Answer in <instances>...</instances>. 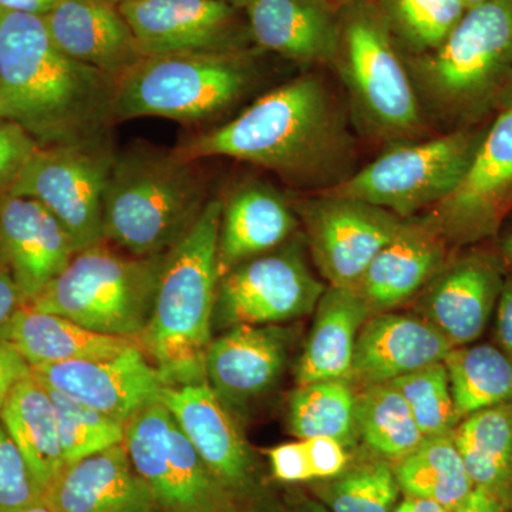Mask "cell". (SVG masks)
Here are the masks:
<instances>
[{"label": "cell", "instance_id": "1", "mask_svg": "<svg viewBox=\"0 0 512 512\" xmlns=\"http://www.w3.org/2000/svg\"><path fill=\"white\" fill-rule=\"evenodd\" d=\"M174 154L197 163L228 157L298 187L329 190L353 174V140L328 87L298 77L266 93L224 126L188 138Z\"/></svg>", "mask_w": 512, "mask_h": 512}, {"label": "cell", "instance_id": "2", "mask_svg": "<svg viewBox=\"0 0 512 512\" xmlns=\"http://www.w3.org/2000/svg\"><path fill=\"white\" fill-rule=\"evenodd\" d=\"M117 79L64 55L43 16L0 9V119L40 147L109 136Z\"/></svg>", "mask_w": 512, "mask_h": 512}, {"label": "cell", "instance_id": "3", "mask_svg": "<svg viewBox=\"0 0 512 512\" xmlns=\"http://www.w3.org/2000/svg\"><path fill=\"white\" fill-rule=\"evenodd\" d=\"M222 201L210 200L165 256L153 312L138 345L167 386L205 379L218 282Z\"/></svg>", "mask_w": 512, "mask_h": 512}, {"label": "cell", "instance_id": "4", "mask_svg": "<svg viewBox=\"0 0 512 512\" xmlns=\"http://www.w3.org/2000/svg\"><path fill=\"white\" fill-rule=\"evenodd\" d=\"M205 181L197 163L156 148L116 154L103 201L104 238L134 256L167 254L198 220Z\"/></svg>", "mask_w": 512, "mask_h": 512}, {"label": "cell", "instance_id": "5", "mask_svg": "<svg viewBox=\"0 0 512 512\" xmlns=\"http://www.w3.org/2000/svg\"><path fill=\"white\" fill-rule=\"evenodd\" d=\"M421 99L446 119L470 121L497 106L512 70V0H484L464 12L437 49L410 56Z\"/></svg>", "mask_w": 512, "mask_h": 512}, {"label": "cell", "instance_id": "6", "mask_svg": "<svg viewBox=\"0 0 512 512\" xmlns=\"http://www.w3.org/2000/svg\"><path fill=\"white\" fill-rule=\"evenodd\" d=\"M338 56L333 66L348 89L357 123L377 140L409 143L424 133L420 97L376 0L339 9Z\"/></svg>", "mask_w": 512, "mask_h": 512}, {"label": "cell", "instance_id": "7", "mask_svg": "<svg viewBox=\"0 0 512 512\" xmlns=\"http://www.w3.org/2000/svg\"><path fill=\"white\" fill-rule=\"evenodd\" d=\"M256 77L249 49L146 56L117 80L114 120H208L244 99Z\"/></svg>", "mask_w": 512, "mask_h": 512}, {"label": "cell", "instance_id": "8", "mask_svg": "<svg viewBox=\"0 0 512 512\" xmlns=\"http://www.w3.org/2000/svg\"><path fill=\"white\" fill-rule=\"evenodd\" d=\"M165 256L121 255L103 244L84 249L26 306L138 342L150 322Z\"/></svg>", "mask_w": 512, "mask_h": 512}, {"label": "cell", "instance_id": "9", "mask_svg": "<svg viewBox=\"0 0 512 512\" xmlns=\"http://www.w3.org/2000/svg\"><path fill=\"white\" fill-rule=\"evenodd\" d=\"M484 133L460 128L420 143H399L362 170L322 192L414 217L446 200L467 174Z\"/></svg>", "mask_w": 512, "mask_h": 512}, {"label": "cell", "instance_id": "10", "mask_svg": "<svg viewBox=\"0 0 512 512\" xmlns=\"http://www.w3.org/2000/svg\"><path fill=\"white\" fill-rule=\"evenodd\" d=\"M124 447L160 512H239L237 498L217 480L161 402L124 427Z\"/></svg>", "mask_w": 512, "mask_h": 512}, {"label": "cell", "instance_id": "11", "mask_svg": "<svg viewBox=\"0 0 512 512\" xmlns=\"http://www.w3.org/2000/svg\"><path fill=\"white\" fill-rule=\"evenodd\" d=\"M114 158L109 137L40 147L6 195L39 201L62 222L77 254L106 241L103 201Z\"/></svg>", "mask_w": 512, "mask_h": 512}, {"label": "cell", "instance_id": "12", "mask_svg": "<svg viewBox=\"0 0 512 512\" xmlns=\"http://www.w3.org/2000/svg\"><path fill=\"white\" fill-rule=\"evenodd\" d=\"M326 286L306 264L299 241L248 259L218 282L212 328L278 325L315 312Z\"/></svg>", "mask_w": 512, "mask_h": 512}, {"label": "cell", "instance_id": "13", "mask_svg": "<svg viewBox=\"0 0 512 512\" xmlns=\"http://www.w3.org/2000/svg\"><path fill=\"white\" fill-rule=\"evenodd\" d=\"M295 212L320 274L339 288L359 286L373 259L403 222L384 208L330 192L299 201Z\"/></svg>", "mask_w": 512, "mask_h": 512}, {"label": "cell", "instance_id": "14", "mask_svg": "<svg viewBox=\"0 0 512 512\" xmlns=\"http://www.w3.org/2000/svg\"><path fill=\"white\" fill-rule=\"evenodd\" d=\"M141 55L235 52L252 43L247 18L222 0H124Z\"/></svg>", "mask_w": 512, "mask_h": 512}, {"label": "cell", "instance_id": "15", "mask_svg": "<svg viewBox=\"0 0 512 512\" xmlns=\"http://www.w3.org/2000/svg\"><path fill=\"white\" fill-rule=\"evenodd\" d=\"M511 210L512 110H504L485 131L463 181L431 214L450 247H461L493 237Z\"/></svg>", "mask_w": 512, "mask_h": 512}, {"label": "cell", "instance_id": "16", "mask_svg": "<svg viewBox=\"0 0 512 512\" xmlns=\"http://www.w3.org/2000/svg\"><path fill=\"white\" fill-rule=\"evenodd\" d=\"M30 372L43 386L67 394L123 424L144 407L160 402L167 387L138 343L110 359L32 366Z\"/></svg>", "mask_w": 512, "mask_h": 512}, {"label": "cell", "instance_id": "17", "mask_svg": "<svg viewBox=\"0 0 512 512\" xmlns=\"http://www.w3.org/2000/svg\"><path fill=\"white\" fill-rule=\"evenodd\" d=\"M160 402L211 473L237 498L254 485V458L227 406L207 380L164 387Z\"/></svg>", "mask_w": 512, "mask_h": 512}, {"label": "cell", "instance_id": "18", "mask_svg": "<svg viewBox=\"0 0 512 512\" xmlns=\"http://www.w3.org/2000/svg\"><path fill=\"white\" fill-rule=\"evenodd\" d=\"M504 258L477 251L444 266L426 286L421 311L448 342L471 345L483 335L504 286Z\"/></svg>", "mask_w": 512, "mask_h": 512}, {"label": "cell", "instance_id": "19", "mask_svg": "<svg viewBox=\"0 0 512 512\" xmlns=\"http://www.w3.org/2000/svg\"><path fill=\"white\" fill-rule=\"evenodd\" d=\"M76 255L62 222L39 201L6 195L0 207V259L26 305L57 278Z\"/></svg>", "mask_w": 512, "mask_h": 512}, {"label": "cell", "instance_id": "20", "mask_svg": "<svg viewBox=\"0 0 512 512\" xmlns=\"http://www.w3.org/2000/svg\"><path fill=\"white\" fill-rule=\"evenodd\" d=\"M450 244L434 215L403 220L399 231L367 268L357 292L373 315L416 296L447 265Z\"/></svg>", "mask_w": 512, "mask_h": 512}, {"label": "cell", "instance_id": "21", "mask_svg": "<svg viewBox=\"0 0 512 512\" xmlns=\"http://www.w3.org/2000/svg\"><path fill=\"white\" fill-rule=\"evenodd\" d=\"M454 346L433 323L410 313L380 312L360 329L349 382L353 386L392 383L443 362Z\"/></svg>", "mask_w": 512, "mask_h": 512}, {"label": "cell", "instance_id": "22", "mask_svg": "<svg viewBox=\"0 0 512 512\" xmlns=\"http://www.w3.org/2000/svg\"><path fill=\"white\" fill-rule=\"evenodd\" d=\"M288 360V338L276 325H238L212 339L205 379L225 406H242L271 390Z\"/></svg>", "mask_w": 512, "mask_h": 512}, {"label": "cell", "instance_id": "23", "mask_svg": "<svg viewBox=\"0 0 512 512\" xmlns=\"http://www.w3.org/2000/svg\"><path fill=\"white\" fill-rule=\"evenodd\" d=\"M252 43L302 66H333L339 8L332 0H252L244 10Z\"/></svg>", "mask_w": 512, "mask_h": 512}, {"label": "cell", "instance_id": "24", "mask_svg": "<svg viewBox=\"0 0 512 512\" xmlns=\"http://www.w3.org/2000/svg\"><path fill=\"white\" fill-rule=\"evenodd\" d=\"M43 20L64 55L114 79L144 57L119 5L111 0H59Z\"/></svg>", "mask_w": 512, "mask_h": 512}, {"label": "cell", "instance_id": "25", "mask_svg": "<svg viewBox=\"0 0 512 512\" xmlns=\"http://www.w3.org/2000/svg\"><path fill=\"white\" fill-rule=\"evenodd\" d=\"M45 501L55 512L158 511L124 443L67 464L47 488Z\"/></svg>", "mask_w": 512, "mask_h": 512}, {"label": "cell", "instance_id": "26", "mask_svg": "<svg viewBox=\"0 0 512 512\" xmlns=\"http://www.w3.org/2000/svg\"><path fill=\"white\" fill-rule=\"evenodd\" d=\"M298 228L295 211L271 185H241L222 202L218 274L282 247Z\"/></svg>", "mask_w": 512, "mask_h": 512}, {"label": "cell", "instance_id": "27", "mask_svg": "<svg viewBox=\"0 0 512 512\" xmlns=\"http://www.w3.org/2000/svg\"><path fill=\"white\" fill-rule=\"evenodd\" d=\"M372 315L357 289L326 288L316 305L311 333L296 366L298 386L322 380H349L357 336Z\"/></svg>", "mask_w": 512, "mask_h": 512}, {"label": "cell", "instance_id": "28", "mask_svg": "<svg viewBox=\"0 0 512 512\" xmlns=\"http://www.w3.org/2000/svg\"><path fill=\"white\" fill-rule=\"evenodd\" d=\"M2 339L8 340L29 366L52 365L72 360L110 359L137 345V340L101 335L73 320L23 306Z\"/></svg>", "mask_w": 512, "mask_h": 512}, {"label": "cell", "instance_id": "29", "mask_svg": "<svg viewBox=\"0 0 512 512\" xmlns=\"http://www.w3.org/2000/svg\"><path fill=\"white\" fill-rule=\"evenodd\" d=\"M0 421L46 493L66 467V460L55 406L45 386L32 373L16 384L0 410Z\"/></svg>", "mask_w": 512, "mask_h": 512}, {"label": "cell", "instance_id": "30", "mask_svg": "<svg viewBox=\"0 0 512 512\" xmlns=\"http://www.w3.org/2000/svg\"><path fill=\"white\" fill-rule=\"evenodd\" d=\"M453 437L474 487L512 510V402L471 414Z\"/></svg>", "mask_w": 512, "mask_h": 512}, {"label": "cell", "instance_id": "31", "mask_svg": "<svg viewBox=\"0 0 512 512\" xmlns=\"http://www.w3.org/2000/svg\"><path fill=\"white\" fill-rule=\"evenodd\" d=\"M393 470L404 495L436 501L451 512L474 490L453 433L426 437L394 461Z\"/></svg>", "mask_w": 512, "mask_h": 512}, {"label": "cell", "instance_id": "32", "mask_svg": "<svg viewBox=\"0 0 512 512\" xmlns=\"http://www.w3.org/2000/svg\"><path fill=\"white\" fill-rule=\"evenodd\" d=\"M443 363L460 420L512 402V359L503 349L488 343L458 346Z\"/></svg>", "mask_w": 512, "mask_h": 512}, {"label": "cell", "instance_id": "33", "mask_svg": "<svg viewBox=\"0 0 512 512\" xmlns=\"http://www.w3.org/2000/svg\"><path fill=\"white\" fill-rule=\"evenodd\" d=\"M288 427L298 440L326 437L349 450L360 440L355 386L348 379L298 386L289 399Z\"/></svg>", "mask_w": 512, "mask_h": 512}, {"label": "cell", "instance_id": "34", "mask_svg": "<svg viewBox=\"0 0 512 512\" xmlns=\"http://www.w3.org/2000/svg\"><path fill=\"white\" fill-rule=\"evenodd\" d=\"M359 439L376 457L397 461L426 439L402 394L390 383L356 392Z\"/></svg>", "mask_w": 512, "mask_h": 512}, {"label": "cell", "instance_id": "35", "mask_svg": "<svg viewBox=\"0 0 512 512\" xmlns=\"http://www.w3.org/2000/svg\"><path fill=\"white\" fill-rule=\"evenodd\" d=\"M397 45L410 56L437 49L463 18L464 0H376Z\"/></svg>", "mask_w": 512, "mask_h": 512}, {"label": "cell", "instance_id": "36", "mask_svg": "<svg viewBox=\"0 0 512 512\" xmlns=\"http://www.w3.org/2000/svg\"><path fill=\"white\" fill-rule=\"evenodd\" d=\"M400 493L392 464L376 457L333 477L322 498L330 512H393Z\"/></svg>", "mask_w": 512, "mask_h": 512}, {"label": "cell", "instance_id": "37", "mask_svg": "<svg viewBox=\"0 0 512 512\" xmlns=\"http://www.w3.org/2000/svg\"><path fill=\"white\" fill-rule=\"evenodd\" d=\"M45 389L55 406L66 466L123 443L126 424L111 419L67 394L49 387Z\"/></svg>", "mask_w": 512, "mask_h": 512}, {"label": "cell", "instance_id": "38", "mask_svg": "<svg viewBox=\"0 0 512 512\" xmlns=\"http://www.w3.org/2000/svg\"><path fill=\"white\" fill-rule=\"evenodd\" d=\"M390 384L402 394L424 437L443 436L456 430L461 420L443 362L399 377Z\"/></svg>", "mask_w": 512, "mask_h": 512}, {"label": "cell", "instance_id": "39", "mask_svg": "<svg viewBox=\"0 0 512 512\" xmlns=\"http://www.w3.org/2000/svg\"><path fill=\"white\" fill-rule=\"evenodd\" d=\"M42 500L45 490L0 421V512H20Z\"/></svg>", "mask_w": 512, "mask_h": 512}, {"label": "cell", "instance_id": "40", "mask_svg": "<svg viewBox=\"0 0 512 512\" xmlns=\"http://www.w3.org/2000/svg\"><path fill=\"white\" fill-rule=\"evenodd\" d=\"M40 146L28 131L0 120V192L8 194Z\"/></svg>", "mask_w": 512, "mask_h": 512}, {"label": "cell", "instance_id": "41", "mask_svg": "<svg viewBox=\"0 0 512 512\" xmlns=\"http://www.w3.org/2000/svg\"><path fill=\"white\" fill-rule=\"evenodd\" d=\"M268 457L271 461L272 474L282 483H305L315 480L303 440L274 447L269 450Z\"/></svg>", "mask_w": 512, "mask_h": 512}, {"label": "cell", "instance_id": "42", "mask_svg": "<svg viewBox=\"0 0 512 512\" xmlns=\"http://www.w3.org/2000/svg\"><path fill=\"white\" fill-rule=\"evenodd\" d=\"M303 441H305L315 480L339 476L348 468V448L339 441L326 439V437H313Z\"/></svg>", "mask_w": 512, "mask_h": 512}, {"label": "cell", "instance_id": "43", "mask_svg": "<svg viewBox=\"0 0 512 512\" xmlns=\"http://www.w3.org/2000/svg\"><path fill=\"white\" fill-rule=\"evenodd\" d=\"M30 366L19 350L8 342L0 339V410L15 389L16 384L30 376Z\"/></svg>", "mask_w": 512, "mask_h": 512}, {"label": "cell", "instance_id": "44", "mask_svg": "<svg viewBox=\"0 0 512 512\" xmlns=\"http://www.w3.org/2000/svg\"><path fill=\"white\" fill-rule=\"evenodd\" d=\"M26 306L8 266L0 259V339L16 313Z\"/></svg>", "mask_w": 512, "mask_h": 512}, {"label": "cell", "instance_id": "45", "mask_svg": "<svg viewBox=\"0 0 512 512\" xmlns=\"http://www.w3.org/2000/svg\"><path fill=\"white\" fill-rule=\"evenodd\" d=\"M497 339L500 348L512 359V276L505 279L497 303Z\"/></svg>", "mask_w": 512, "mask_h": 512}, {"label": "cell", "instance_id": "46", "mask_svg": "<svg viewBox=\"0 0 512 512\" xmlns=\"http://www.w3.org/2000/svg\"><path fill=\"white\" fill-rule=\"evenodd\" d=\"M57 2L59 0H0V9L45 16L55 8Z\"/></svg>", "mask_w": 512, "mask_h": 512}, {"label": "cell", "instance_id": "47", "mask_svg": "<svg viewBox=\"0 0 512 512\" xmlns=\"http://www.w3.org/2000/svg\"><path fill=\"white\" fill-rule=\"evenodd\" d=\"M493 498L483 488L474 487L466 501L453 512H487Z\"/></svg>", "mask_w": 512, "mask_h": 512}, {"label": "cell", "instance_id": "48", "mask_svg": "<svg viewBox=\"0 0 512 512\" xmlns=\"http://www.w3.org/2000/svg\"><path fill=\"white\" fill-rule=\"evenodd\" d=\"M498 110H512V70L510 76H508L507 82H505L503 90H501L500 96L497 100Z\"/></svg>", "mask_w": 512, "mask_h": 512}, {"label": "cell", "instance_id": "49", "mask_svg": "<svg viewBox=\"0 0 512 512\" xmlns=\"http://www.w3.org/2000/svg\"><path fill=\"white\" fill-rule=\"evenodd\" d=\"M501 254H503L504 261L512 266V232L503 239Z\"/></svg>", "mask_w": 512, "mask_h": 512}, {"label": "cell", "instance_id": "50", "mask_svg": "<svg viewBox=\"0 0 512 512\" xmlns=\"http://www.w3.org/2000/svg\"><path fill=\"white\" fill-rule=\"evenodd\" d=\"M299 512H330L328 508H326L325 504L316 503V501H306L303 503L301 510Z\"/></svg>", "mask_w": 512, "mask_h": 512}, {"label": "cell", "instance_id": "51", "mask_svg": "<svg viewBox=\"0 0 512 512\" xmlns=\"http://www.w3.org/2000/svg\"><path fill=\"white\" fill-rule=\"evenodd\" d=\"M20 512H55V510H53L45 500H42L40 503L32 505V507L26 508V510Z\"/></svg>", "mask_w": 512, "mask_h": 512}, {"label": "cell", "instance_id": "52", "mask_svg": "<svg viewBox=\"0 0 512 512\" xmlns=\"http://www.w3.org/2000/svg\"><path fill=\"white\" fill-rule=\"evenodd\" d=\"M393 512H413L412 505H410L409 498H407L406 495H404L403 500L396 505Z\"/></svg>", "mask_w": 512, "mask_h": 512}, {"label": "cell", "instance_id": "53", "mask_svg": "<svg viewBox=\"0 0 512 512\" xmlns=\"http://www.w3.org/2000/svg\"><path fill=\"white\" fill-rule=\"evenodd\" d=\"M487 512H512V510H508V508H505L503 504L498 503V501L493 498Z\"/></svg>", "mask_w": 512, "mask_h": 512}, {"label": "cell", "instance_id": "54", "mask_svg": "<svg viewBox=\"0 0 512 512\" xmlns=\"http://www.w3.org/2000/svg\"><path fill=\"white\" fill-rule=\"evenodd\" d=\"M222 2H227L229 5L235 6L237 9L245 10L252 0H222Z\"/></svg>", "mask_w": 512, "mask_h": 512}, {"label": "cell", "instance_id": "55", "mask_svg": "<svg viewBox=\"0 0 512 512\" xmlns=\"http://www.w3.org/2000/svg\"><path fill=\"white\" fill-rule=\"evenodd\" d=\"M484 2V0H464V5L466 8H473V6L478 5V3Z\"/></svg>", "mask_w": 512, "mask_h": 512}, {"label": "cell", "instance_id": "56", "mask_svg": "<svg viewBox=\"0 0 512 512\" xmlns=\"http://www.w3.org/2000/svg\"><path fill=\"white\" fill-rule=\"evenodd\" d=\"M338 8H342V6L348 5V3L353 2V0H332Z\"/></svg>", "mask_w": 512, "mask_h": 512}, {"label": "cell", "instance_id": "57", "mask_svg": "<svg viewBox=\"0 0 512 512\" xmlns=\"http://www.w3.org/2000/svg\"><path fill=\"white\" fill-rule=\"evenodd\" d=\"M5 197H6V194H2V192H0V207H2L3 200H5Z\"/></svg>", "mask_w": 512, "mask_h": 512}, {"label": "cell", "instance_id": "58", "mask_svg": "<svg viewBox=\"0 0 512 512\" xmlns=\"http://www.w3.org/2000/svg\"><path fill=\"white\" fill-rule=\"evenodd\" d=\"M111 2L117 3V5H120V3L124 2V0H111Z\"/></svg>", "mask_w": 512, "mask_h": 512}, {"label": "cell", "instance_id": "59", "mask_svg": "<svg viewBox=\"0 0 512 512\" xmlns=\"http://www.w3.org/2000/svg\"><path fill=\"white\" fill-rule=\"evenodd\" d=\"M156 512H160V511H156Z\"/></svg>", "mask_w": 512, "mask_h": 512}, {"label": "cell", "instance_id": "60", "mask_svg": "<svg viewBox=\"0 0 512 512\" xmlns=\"http://www.w3.org/2000/svg\"><path fill=\"white\" fill-rule=\"evenodd\" d=\"M0 120H2V119H0Z\"/></svg>", "mask_w": 512, "mask_h": 512}]
</instances>
